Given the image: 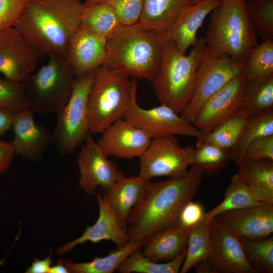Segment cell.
Returning <instances> with one entry per match:
<instances>
[{
  "instance_id": "cell-22",
  "label": "cell",
  "mask_w": 273,
  "mask_h": 273,
  "mask_svg": "<svg viewBox=\"0 0 273 273\" xmlns=\"http://www.w3.org/2000/svg\"><path fill=\"white\" fill-rule=\"evenodd\" d=\"M148 181L139 175L126 176L120 171L114 183L102 194L122 229L126 231L130 213Z\"/></svg>"
},
{
  "instance_id": "cell-43",
  "label": "cell",
  "mask_w": 273,
  "mask_h": 273,
  "mask_svg": "<svg viewBox=\"0 0 273 273\" xmlns=\"http://www.w3.org/2000/svg\"><path fill=\"white\" fill-rule=\"evenodd\" d=\"M14 155L11 143L0 140V174L9 169Z\"/></svg>"
},
{
  "instance_id": "cell-28",
  "label": "cell",
  "mask_w": 273,
  "mask_h": 273,
  "mask_svg": "<svg viewBox=\"0 0 273 273\" xmlns=\"http://www.w3.org/2000/svg\"><path fill=\"white\" fill-rule=\"evenodd\" d=\"M238 167V173L262 202L273 206V161H244Z\"/></svg>"
},
{
  "instance_id": "cell-31",
  "label": "cell",
  "mask_w": 273,
  "mask_h": 273,
  "mask_svg": "<svg viewBox=\"0 0 273 273\" xmlns=\"http://www.w3.org/2000/svg\"><path fill=\"white\" fill-rule=\"evenodd\" d=\"M194 147L193 164L199 168L204 176H218L231 160L229 151L211 143L198 139Z\"/></svg>"
},
{
  "instance_id": "cell-8",
  "label": "cell",
  "mask_w": 273,
  "mask_h": 273,
  "mask_svg": "<svg viewBox=\"0 0 273 273\" xmlns=\"http://www.w3.org/2000/svg\"><path fill=\"white\" fill-rule=\"evenodd\" d=\"M93 74L74 78L69 101L56 115L53 144L63 156L73 154L89 132L87 100Z\"/></svg>"
},
{
  "instance_id": "cell-17",
  "label": "cell",
  "mask_w": 273,
  "mask_h": 273,
  "mask_svg": "<svg viewBox=\"0 0 273 273\" xmlns=\"http://www.w3.org/2000/svg\"><path fill=\"white\" fill-rule=\"evenodd\" d=\"M101 134L97 143L108 157L139 158L152 140L146 132L123 118L114 122Z\"/></svg>"
},
{
  "instance_id": "cell-19",
  "label": "cell",
  "mask_w": 273,
  "mask_h": 273,
  "mask_svg": "<svg viewBox=\"0 0 273 273\" xmlns=\"http://www.w3.org/2000/svg\"><path fill=\"white\" fill-rule=\"evenodd\" d=\"M106 49L107 39L78 28L70 39L66 54L75 77L92 74L102 66Z\"/></svg>"
},
{
  "instance_id": "cell-23",
  "label": "cell",
  "mask_w": 273,
  "mask_h": 273,
  "mask_svg": "<svg viewBox=\"0 0 273 273\" xmlns=\"http://www.w3.org/2000/svg\"><path fill=\"white\" fill-rule=\"evenodd\" d=\"M190 229L177 223L158 232L148 239L142 253L157 262L170 261L187 247Z\"/></svg>"
},
{
  "instance_id": "cell-2",
  "label": "cell",
  "mask_w": 273,
  "mask_h": 273,
  "mask_svg": "<svg viewBox=\"0 0 273 273\" xmlns=\"http://www.w3.org/2000/svg\"><path fill=\"white\" fill-rule=\"evenodd\" d=\"M83 9L80 0H29L15 26L39 56H66Z\"/></svg>"
},
{
  "instance_id": "cell-42",
  "label": "cell",
  "mask_w": 273,
  "mask_h": 273,
  "mask_svg": "<svg viewBox=\"0 0 273 273\" xmlns=\"http://www.w3.org/2000/svg\"><path fill=\"white\" fill-rule=\"evenodd\" d=\"M204 213L203 207L199 203L191 200L182 209L178 223L184 228L191 229L201 220Z\"/></svg>"
},
{
  "instance_id": "cell-24",
  "label": "cell",
  "mask_w": 273,
  "mask_h": 273,
  "mask_svg": "<svg viewBox=\"0 0 273 273\" xmlns=\"http://www.w3.org/2000/svg\"><path fill=\"white\" fill-rule=\"evenodd\" d=\"M221 1L203 0L186 10L169 37L182 53L185 54L187 50L196 43L197 32L204 19Z\"/></svg>"
},
{
  "instance_id": "cell-41",
  "label": "cell",
  "mask_w": 273,
  "mask_h": 273,
  "mask_svg": "<svg viewBox=\"0 0 273 273\" xmlns=\"http://www.w3.org/2000/svg\"><path fill=\"white\" fill-rule=\"evenodd\" d=\"M252 160L273 161V135L261 137L247 147L242 162Z\"/></svg>"
},
{
  "instance_id": "cell-38",
  "label": "cell",
  "mask_w": 273,
  "mask_h": 273,
  "mask_svg": "<svg viewBox=\"0 0 273 273\" xmlns=\"http://www.w3.org/2000/svg\"><path fill=\"white\" fill-rule=\"evenodd\" d=\"M0 107L14 113L29 108L23 82L0 78Z\"/></svg>"
},
{
  "instance_id": "cell-37",
  "label": "cell",
  "mask_w": 273,
  "mask_h": 273,
  "mask_svg": "<svg viewBox=\"0 0 273 273\" xmlns=\"http://www.w3.org/2000/svg\"><path fill=\"white\" fill-rule=\"evenodd\" d=\"M245 7L256 33L273 40V0L246 1Z\"/></svg>"
},
{
  "instance_id": "cell-12",
  "label": "cell",
  "mask_w": 273,
  "mask_h": 273,
  "mask_svg": "<svg viewBox=\"0 0 273 273\" xmlns=\"http://www.w3.org/2000/svg\"><path fill=\"white\" fill-rule=\"evenodd\" d=\"M77 156L80 176L79 186L88 196H95L96 190L105 191L116 180L120 171L116 164L108 159L89 132Z\"/></svg>"
},
{
  "instance_id": "cell-32",
  "label": "cell",
  "mask_w": 273,
  "mask_h": 273,
  "mask_svg": "<svg viewBox=\"0 0 273 273\" xmlns=\"http://www.w3.org/2000/svg\"><path fill=\"white\" fill-rule=\"evenodd\" d=\"M186 250L187 247L174 259L160 263L148 258L139 249L128 256L116 270L120 273H178L185 260Z\"/></svg>"
},
{
  "instance_id": "cell-33",
  "label": "cell",
  "mask_w": 273,
  "mask_h": 273,
  "mask_svg": "<svg viewBox=\"0 0 273 273\" xmlns=\"http://www.w3.org/2000/svg\"><path fill=\"white\" fill-rule=\"evenodd\" d=\"M210 247L209 223L201 220L190 229L186 257L179 272L186 273L196 263L207 259Z\"/></svg>"
},
{
  "instance_id": "cell-46",
  "label": "cell",
  "mask_w": 273,
  "mask_h": 273,
  "mask_svg": "<svg viewBox=\"0 0 273 273\" xmlns=\"http://www.w3.org/2000/svg\"><path fill=\"white\" fill-rule=\"evenodd\" d=\"M197 273H215L214 270L208 258L196 263L194 267Z\"/></svg>"
},
{
  "instance_id": "cell-18",
  "label": "cell",
  "mask_w": 273,
  "mask_h": 273,
  "mask_svg": "<svg viewBox=\"0 0 273 273\" xmlns=\"http://www.w3.org/2000/svg\"><path fill=\"white\" fill-rule=\"evenodd\" d=\"M214 218L239 238L260 239L273 233V206L264 203L225 211Z\"/></svg>"
},
{
  "instance_id": "cell-48",
  "label": "cell",
  "mask_w": 273,
  "mask_h": 273,
  "mask_svg": "<svg viewBox=\"0 0 273 273\" xmlns=\"http://www.w3.org/2000/svg\"><path fill=\"white\" fill-rule=\"evenodd\" d=\"M104 1V0H86L83 5L84 7H87L102 2Z\"/></svg>"
},
{
  "instance_id": "cell-10",
  "label": "cell",
  "mask_w": 273,
  "mask_h": 273,
  "mask_svg": "<svg viewBox=\"0 0 273 273\" xmlns=\"http://www.w3.org/2000/svg\"><path fill=\"white\" fill-rule=\"evenodd\" d=\"M244 68V64L228 56H214L205 47L196 71L192 97L180 115L193 124L206 101L233 78L243 73Z\"/></svg>"
},
{
  "instance_id": "cell-5",
  "label": "cell",
  "mask_w": 273,
  "mask_h": 273,
  "mask_svg": "<svg viewBox=\"0 0 273 273\" xmlns=\"http://www.w3.org/2000/svg\"><path fill=\"white\" fill-rule=\"evenodd\" d=\"M246 0H221L210 14L206 48L211 54L228 56L244 64L258 44L245 7Z\"/></svg>"
},
{
  "instance_id": "cell-45",
  "label": "cell",
  "mask_w": 273,
  "mask_h": 273,
  "mask_svg": "<svg viewBox=\"0 0 273 273\" xmlns=\"http://www.w3.org/2000/svg\"><path fill=\"white\" fill-rule=\"evenodd\" d=\"M15 113L0 107V138L12 128Z\"/></svg>"
},
{
  "instance_id": "cell-34",
  "label": "cell",
  "mask_w": 273,
  "mask_h": 273,
  "mask_svg": "<svg viewBox=\"0 0 273 273\" xmlns=\"http://www.w3.org/2000/svg\"><path fill=\"white\" fill-rule=\"evenodd\" d=\"M244 254L258 272H273V237L249 239L240 238Z\"/></svg>"
},
{
  "instance_id": "cell-39",
  "label": "cell",
  "mask_w": 273,
  "mask_h": 273,
  "mask_svg": "<svg viewBox=\"0 0 273 273\" xmlns=\"http://www.w3.org/2000/svg\"><path fill=\"white\" fill-rule=\"evenodd\" d=\"M124 26L136 24L142 14L144 0H104Z\"/></svg>"
},
{
  "instance_id": "cell-25",
  "label": "cell",
  "mask_w": 273,
  "mask_h": 273,
  "mask_svg": "<svg viewBox=\"0 0 273 273\" xmlns=\"http://www.w3.org/2000/svg\"><path fill=\"white\" fill-rule=\"evenodd\" d=\"M273 110V74L247 80L239 111L248 118Z\"/></svg>"
},
{
  "instance_id": "cell-9",
  "label": "cell",
  "mask_w": 273,
  "mask_h": 273,
  "mask_svg": "<svg viewBox=\"0 0 273 273\" xmlns=\"http://www.w3.org/2000/svg\"><path fill=\"white\" fill-rule=\"evenodd\" d=\"M195 147H181L175 135L152 139L140 158L139 176L147 181L159 176L185 175L193 163Z\"/></svg>"
},
{
  "instance_id": "cell-30",
  "label": "cell",
  "mask_w": 273,
  "mask_h": 273,
  "mask_svg": "<svg viewBox=\"0 0 273 273\" xmlns=\"http://www.w3.org/2000/svg\"><path fill=\"white\" fill-rule=\"evenodd\" d=\"M273 135V110L248 118L240 136L230 152L231 160L238 166L247 147L255 140Z\"/></svg>"
},
{
  "instance_id": "cell-27",
  "label": "cell",
  "mask_w": 273,
  "mask_h": 273,
  "mask_svg": "<svg viewBox=\"0 0 273 273\" xmlns=\"http://www.w3.org/2000/svg\"><path fill=\"white\" fill-rule=\"evenodd\" d=\"M146 240L128 242L124 246L110 250L107 255L97 257L87 262L74 263L70 259H61L72 273H113L130 254L141 249Z\"/></svg>"
},
{
  "instance_id": "cell-3",
  "label": "cell",
  "mask_w": 273,
  "mask_h": 273,
  "mask_svg": "<svg viewBox=\"0 0 273 273\" xmlns=\"http://www.w3.org/2000/svg\"><path fill=\"white\" fill-rule=\"evenodd\" d=\"M168 38L157 36L136 25L123 26L107 39L102 66L132 79L144 78L152 82Z\"/></svg>"
},
{
  "instance_id": "cell-49",
  "label": "cell",
  "mask_w": 273,
  "mask_h": 273,
  "mask_svg": "<svg viewBox=\"0 0 273 273\" xmlns=\"http://www.w3.org/2000/svg\"><path fill=\"white\" fill-rule=\"evenodd\" d=\"M203 0H193V5L197 4Z\"/></svg>"
},
{
  "instance_id": "cell-14",
  "label": "cell",
  "mask_w": 273,
  "mask_h": 273,
  "mask_svg": "<svg viewBox=\"0 0 273 273\" xmlns=\"http://www.w3.org/2000/svg\"><path fill=\"white\" fill-rule=\"evenodd\" d=\"M38 54L15 26L0 31V73L23 82L35 69Z\"/></svg>"
},
{
  "instance_id": "cell-7",
  "label": "cell",
  "mask_w": 273,
  "mask_h": 273,
  "mask_svg": "<svg viewBox=\"0 0 273 273\" xmlns=\"http://www.w3.org/2000/svg\"><path fill=\"white\" fill-rule=\"evenodd\" d=\"M47 63L23 82L29 108L39 115L59 113L67 103L75 78L66 56L51 54Z\"/></svg>"
},
{
  "instance_id": "cell-29",
  "label": "cell",
  "mask_w": 273,
  "mask_h": 273,
  "mask_svg": "<svg viewBox=\"0 0 273 273\" xmlns=\"http://www.w3.org/2000/svg\"><path fill=\"white\" fill-rule=\"evenodd\" d=\"M123 26L114 10L105 2L83 7L79 28L107 39Z\"/></svg>"
},
{
  "instance_id": "cell-6",
  "label": "cell",
  "mask_w": 273,
  "mask_h": 273,
  "mask_svg": "<svg viewBox=\"0 0 273 273\" xmlns=\"http://www.w3.org/2000/svg\"><path fill=\"white\" fill-rule=\"evenodd\" d=\"M129 78L102 65L93 73L87 100L92 134L102 133L123 118L137 90L136 80Z\"/></svg>"
},
{
  "instance_id": "cell-47",
  "label": "cell",
  "mask_w": 273,
  "mask_h": 273,
  "mask_svg": "<svg viewBox=\"0 0 273 273\" xmlns=\"http://www.w3.org/2000/svg\"><path fill=\"white\" fill-rule=\"evenodd\" d=\"M69 271L65 265L62 263L61 260H58L57 264L50 268L49 273H69Z\"/></svg>"
},
{
  "instance_id": "cell-1",
  "label": "cell",
  "mask_w": 273,
  "mask_h": 273,
  "mask_svg": "<svg viewBox=\"0 0 273 273\" xmlns=\"http://www.w3.org/2000/svg\"><path fill=\"white\" fill-rule=\"evenodd\" d=\"M203 176L193 164L184 176L149 181L128 217L127 242L147 241L155 233L176 224L182 209L198 191Z\"/></svg>"
},
{
  "instance_id": "cell-36",
  "label": "cell",
  "mask_w": 273,
  "mask_h": 273,
  "mask_svg": "<svg viewBox=\"0 0 273 273\" xmlns=\"http://www.w3.org/2000/svg\"><path fill=\"white\" fill-rule=\"evenodd\" d=\"M243 73L247 80L273 74V40H263L252 50Z\"/></svg>"
},
{
  "instance_id": "cell-11",
  "label": "cell",
  "mask_w": 273,
  "mask_h": 273,
  "mask_svg": "<svg viewBox=\"0 0 273 273\" xmlns=\"http://www.w3.org/2000/svg\"><path fill=\"white\" fill-rule=\"evenodd\" d=\"M146 132L152 139L167 135L194 137L202 133L171 108L162 105L150 109L141 107L134 95L123 117Z\"/></svg>"
},
{
  "instance_id": "cell-4",
  "label": "cell",
  "mask_w": 273,
  "mask_h": 273,
  "mask_svg": "<svg viewBox=\"0 0 273 273\" xmlns=\"http://www.w3.org/2000/svg\"><path fill=\"white\" fill-rule=\"evenodd\" d=\"M193 46L186 55L169 38L165 44L159 70L152 82L160 104L179 114L192 97L196 71L206 47L205 37L198 38Z\"/></svg>"
},
{
  "instance_id": "cell-15",
  "label": "cell",
  "mask_w": 273,
  "mask_h": 273,
  "mask_svg": "<svg viewBox=\"0 0 273 273\" xmlns=\"http://www.w3.org/2000/svg\"><path fill=\"white\" fill-rule=\"evenodd\" d=\"M246 81L242 73L206 101L193 122L202 135L210 132L239 112Z\"/></svg>"
},
{
  "instance_id": "cell-26",
  "label": "cell",
  "mask_w": 273,
  "mask_h": 273,
  "mask_svg": "<svg viewBox=\"0 0 273 273\" xmlns=\"http://www.w3.org/2000/svg\"><path fill=\"white\" fill-rule=\"evenodd\" d=\"M262 201L250 186L238 173L232 176L224 194L223 200L215 207L204 213L201 220L209 223L217 214L228 210L253 207Z\"/></svg>"
},
{
  "instance_id": "cell-16",
  "label": "cell",
  "mask_w": 273,
  "mask_h": 273,
  "mask_svg": "<svg viewBox=\"0 0 273 273\" xmlns=\"http://www.w3.org/2000/svg\"><path fill=\"white\" fill-rule=\"evenodd\" d=\"M33 114L30 108L15 113L12 126L15 155L29 161L39 159L53 144L52 131L36 123Z\"/></svg>"
},
{
  "instance_id": "cell-21",
  "label": "cell",
  "mask_w": 273,
  "mask_h": 273,
  "mask_svg": "<svg viewBox=\"0 0 273 273\" xmlns=\"http://www.w3.org/2000/svg\"><path fill=\"white\" fill-rule=\"evenodd\" d=\"M95 196L99 207L97 220L93 225L87 226L80 237L59 247L57 250L58 255H64L77 245L86 242L96 244L104 240L110 241L113 242L117 247H122L127 243L126 231L120 226L102 194L101 192L96 193Z\"/></svg>"
},
{
  "instance_id": "cell-20",
  "label": "cell",
  "mask_w": 273,
  "mask_h": 273,
  "mask_svg": "<svg viewBox=\"0 0 273 273\" xmlns=\"http://www.w3.org/2000/svg\"><path fill=\"white\" fill-rule=\"evenodd\" d=\"M193 0H144L138 26L160 37L169 38Z\"/></svg>"
},
{
  "instance_id": "cell-13",
  "label": "cell",
  "mask_w": 273,
  "mask_h": 273,
  "mask_svg": "<svg viewBox=\"0 0 273 273\" xmlns=\"http://www.w3.org/2000/svg\"><path fill=\"white\" fill-rule=\"evenodd\" d=\"M208 259L215 273H258L246 259L240 238L215 218L209 222Z\"/></svg>"
},
{
  "instance_id": "cell-44",
  "label": "cell",
  "mask_w": 273,
  "mask_h": 273,
  "mask_svg": "<svg viewBox=\"0 0 273 273\" xmlns=\"http://www.w3.org/2000/svg\"><path fill=\"white\" fill-rule=\"evenodd\" d=\"M53 263L52 253L42 260L35 258L31 265L28 267L26 273H49Z\"/></svg>"
},
{
  "instance_id": "cell-40",
  "label": "cell",
  "mask_w": 273,
  "mask_h": 273,
  "mask_svg": "<svg viewBox=\"0 0 273 273\" xmlns=\"http://www.w3.org/2000/svg\"><path fill=\"white\" fill-rule=\"evenodd\" d=\"M29 0H0V31L14 26Z\"/></svg>"
},
{
  "instance_id": "cell-35",
  "label": "cell",
  "mask_w": 273,
  "mask_h": 273,
  "mask_svg": "<svg viewBox=\"0 0 273 273\" xmlns=\"http://www.w3.org/2000/svg\"><path fill=\"white\" fill-rule=\"evenodd\" d=\"M248 119V117L246 114L239 111L211 131L202 135L199 139L230 152L237 142Z\"/></svg>"
}]
</instances>
